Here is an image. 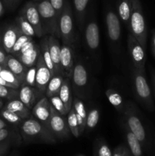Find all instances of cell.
I'll return each instance as SVG.
<instances>
[{"mask_svg": "<svg viewBox=\"0 0 155 156\" xmlns=\"http://www.w3.org/2000/svg\"><path fill=\"white\" fill-rule=\"evenodd\" d=\"M18 130L22 141L26 144H55L58 141L49 128L38 121L33 116L23 120Z\"/></svg>", "mask_w": 155, "mask_h": 156, "instance_id": "cell-1", "label": "cell"}, {"mask_svg": "<svg viewBox=\"0 0 155 156\" xmlns=\"http://www.w3.org/2000/svg\"><path fill=\"white\" fill-rule=\"evenodd\" d=\"M128 29L145 50L147 30L140 0H132V13Z\"/></svg>", "mask_w": 155, "mask_h": 156, "instance_id": "cell-2", "label": "cell"}, {"mask_svg": "<svg viewBox=\"0 0 155 156\" xmlns=\"http://www.w3.org/2000/svg\"><path fill=\"white\" fill-rule=\"evenodd\" d=\"M36 6L46 34L53 35L60 38L59 30V20L50 0H40L36 2Z\"/></svg>", "mask_w": 155, "mask_h": 156, "instance_id": "cell-3", "label": "cell"}, {"mask_svg": "<svg viewBox=\"0 0 155 156\" xmlns=\"http://www.w3.org/2000/svg\"><path fill=\"white\" fill-rule=\"evenodd\" d=\"M132 85L136 97L148 111H154V104L152 99L150 86L147 82L144 72L139 71L133 67Z\"/></svg>", "mask_w": 155, "mask_h": 156, "instance_id": "cell-4", "label": "cell"}, {"mask_svg": "<svg viewBox=\"0 0 155 156\" xmlns=\"http://www.w3.org/2000/svg\"><path fill=\"white\" fill-rule=\"evenodd\" d=\"M126 126L128 129L136 136L142 146H145L147 141V135L144 125L137 112L136 107L131 101H128L125 105L123 110Z\"/></svg>", "mask_w": 155, "mask_h": 156, "instance_id": "cell-5", "label": "cell"}, {"mask_svg": "<svg viewBox=\"0 0 155 156\" xmlns=\"http://www.w3.org/2000/svg\"><path fill=\"white\" fill-rule=\"evenodd\" d=\"M73 11L69 1H65V6L59 17V30L62 43L72 45L76 40L75 30L73 21Z\"/></svg>", "mask_w": 155, "mask_h": 156, "instance_id": "cell-6", "label": "cell"}, {"mask_svg": "<svg viewBox=\"0 0 155 156\" xmlns=\"http://www.w3.org/2000/svg\"><path fill=\"white\" fill-rule=\"evenodd\" d=\"M66 116L58 112L50 104V118L49 129L58 141L66 140L70 138L71 132L68 127Z\"/></svg>", "mask_w": 155, "mask_h": 156, "instance_id": "cell-7", "label": "cell"}, {"mask_svg": "<svg viewBox=\"0 0 155 156\" xmlns=\"http://www.w3.org/2000/svg\"><path fill=\"white\" fill-rule=\"evenodd\" d=\"M88 79V73L84 64L81 61L76 62L70 79H71L72 88L75 93V96L80 99L84 98L86 95Z\"/></svg>", "mask_w": 155, "mask_h": 156, "instance_id": "cell-8", "label": "cell"}, {"mask_svg": "<svg viewBox=\"0 0 155 156\" xmlns=\"http://www.w3.org/2000/svg\"><path fill=\"white\" fill-rule=\"evenodd\" d=\"M20 15L24 16V18L33 26L36 33V37H41L46 35L36 2L29 1L26 2L24 7L21 9Z\"/></svg>", "mask_w": 155, "mask_h": 156, "instance_id": "cell-9", "label": "cell"}, {"mask_svg": "<svg viewBox=\"0 0 155 156\" xmlns=\"http://www.w3.org/2000/svg\"><path fill=\"white\" fill-rule=\"evenodd\" d=\"M105 21H106L107 35L109 41L114 45L117 44L119 42V40L121 38V22L117 15V12L109 6L106 8Z\"/></svg>", "mask_w": 155, "mask_h": 156, "instance_id": "cell-10", "label": "cell"}, {"mask_svg": "<svg viewBox=\"0 0 155 156\" xmlns=\"http://www.w3.org/2000/svg\"><path fill=\"white\" fill-rule=\"evenodd\" d=\"M128 50L131 59L133 63V67L141 72H145L146 55L145 50L139 42L135 39V37L129 34L128 35Z\"/></svg>", "mask_w": 155, "mask_h": 156, "instance_id": "cell-11", "label": "cell"}, {"mask_svg": "<svg viewBox=\"0 0 155 156\" xmlns=\"http://www.w3.org/2000/svg\"><path fill=\"white\" fill-rule=\"evenodd\" d=\"M84 41L88 50L97 51L100 46V30L97 20L93 17L87 23L84 30Z\"/></svg>", "mask_w": 155, "mask_h": 156, "instance_id": "cell-12", "label": "cell"}, {"mask_svg": "<svg viewBox=\"0 0 155 156\" xmlns=\"http://www.w3.org/2000/svg\"><path fill=\"white\" fill-rule=\"evenodd\" d=\"M36 87L35 88L39 91L40 94H45L46 86L52 77V74L50 69L44 62L42 55L40 53L37 62L36 64Z\"/></svg>", "mask_w": 155, "mask_h": 156, "instance_id": "cell-13", "label": "cell"}, {"mask_svg": "<svg viewBox=\"0 0 155 156\" xmlns=\"http://www.w3.org/2000/svg\"><path fill=\"white\" fill-rule=\"evenodd\" d=\"M21 34L16 23L9 24L2 30V44L3 49L8 54L11 53L15 42Z\"/></svg>", "mask_w": 155, "mask_h": 156, "instance_id": "cell-14", "label": "cell"}, {"mask_svg": "<svg viewBox=\"0 0 155 156\" xmlns=\"http://www.w3.org/2000/svg\"><path fill=\"white\" fill-rule=\"evenodd\" d=\"M60 64L64 76L71 79L74 69V50L71 45L63 44L61 47Z\"/></svg>", "mask_w": 155, "mask_h": 156, "instance_id": "cell-15", "label": "cell"}, {"mask_svg": "<svg viewBox=\"0 0 155 156\" xmlns=\"http://www.w3.org/2000/svg\"><path fill=\"white\" fill-rule=\"evenodd\" d=\"M32 116L41 123L49 128L50 118V102L48 98H41L40 100L32 108Z\"/></svg>", "mask_w": 155, "mask_h": 156, "instance_id": "cell-16", "label": "cell"}, {"mask_svg": "<svg viewBox=\"0 0 155 156\" xmlns=\"http://www.w3.org/2000/svg\"><path fill=\"white\" fill-rule=\"evenodd\" d=\"M18 90H19L18 98L29 109L33 108L37 98V94L40 95L37 89L35 87H31L28 85L22 83Z\"/></svg>", "mask_w": 155, "mask_h": 156, "instance_id": "cell-17", "label": "cell"}, {"mask_svg": "<svg viewBox=\"0 0 155 156\" xmlns=\"http://www.w3.org/2000/svg\"><path fill=\"white\" fill-rule=\"evenodd\" d=\"M5 67L15 74V76L18 78L21 84L24 83L27 68L16 56L12 54H8Z\"/></svg>", "mask_w": 155, "mask_h": 156, "instance_id": "cell-18", "label": "cell"}, {"mask_svg": "<svg viewBox=\"0 0 155 156\" xmlns=\"http://www.w3.org/2000/svg\"><path fill=\"white\" fill-rule=\"evenodd\" d=\"M48 45L50 56H51L52 61L54 64L56 71L58 73L63 75L60 64L61 46L58 37H56V36H53V35H50L48 37Z\"/></svg>", "mask_w": 155, "mask_h": 156, "instance_id": "cell-19", "label": "cell"}, {"mask_svg": "<svg viewBox=\"0 0 155 156\" xmlns=\"http://www.w3.org/2000/svg\"><path fill=\"white\" fill-rule=\"evenodd\" d=\"M72 107L74 108L76 114V117H77L78 119L79 133H80L81 135H82L85 131L87 114H88L86 109H85L84 104L82 101L81 99L75 96V97L73 98Z\"/></svg>", "mask_w": 155, "mask_h": 156, "instance_id": "cell-20", "label": "cell"}, {"mask_svg": "<svg viewBox=\"0 0 155 156\" xmlns=\"http://www.w3.org/2000/svg\"><path fill=\"white\" fill-rule=\"evenodd\" d=\"M40 53V46L36 44L34 47L30 48V50L18 54V56H16V57L27 68H29V67L36 65Z\"/></svg>", "mask_w": 155, "mask_h": 156, "instance_id": "cell-21", "label": "cell"}, {"mask_svg": "<svg viewBox=\"0 0 155 156\" xmlns=\"http://www.w3.org/2000/svg\"><path fill=\"white\" fill-rule=\"evenodd\" d=\"M58 95H59V98L61 99L62 103L65 105L67 112H68L69 110L71 108V107H72L73 104V97L72 92H71L70 79L65 77Z\"/></svg>", "mask_w": 155, "mask_h": 156, "instance_id": "cell-22", "label": "cell"}, {"mask_svg": "<svg viewBox=\"0 0 155 156\" xmlns=\"http://www.w3.org/2000/svg\"><path fill=\"white\" fill-rule=\"evenodd\" d=\"M4 108L12 112L15 113L24 120L29 118L31 116L30 109L27 108L19 98L9 100Z\"/></svg>", "mask_w": 155, "mask_h": 156, "instance_id": "cell-23", "label": "cell"}, {"mask_svg": "<svg viewBox=\"0 0 155 156\" xmlns=\"http://www.w3.org/2000/svg\"><path fill=\"white\" fill-rule=\"evenodd\" d=\"M124 132L127 142V146L132 156H143L142 145L136 136L128 129L126 125L124 126Z\"/></svg>", "mask_w": 155, "mask_h": 156, "instance_id": "cell-24", "label": "cell"}, {"mask_svg": "<svg viewBox=\"0 0 155 156\" xmlns=\"http://www.w3.org/2000/svg\"><path fill=\"white\" fill-rule=\"evenodd\" d=\"M89 2L90 0H73L74 16H75L76 21L81 30H82V27L84 24L87 8Z\"/></svg>", "mask_w": 155, "mask_h": 156, "instance_id": "cell-25", "label": "cell"}, {"mask_svg": "<svg viewBox=\"0 0 155 156\" xmlns=\"http://www.w3.org/2000/svg\"><path fill=\"white\" fill-rule=\"evenodd\" d=\"M132 13V0H118L117 1V15L119 19L129 27Z\"/></svg>", "mask_w": 155, "mask_h": 156, "instance_id": "cell-26", "label": "cell"}, {"mask_svg": "<svg viewBox=\"0 0 155 156\" xmlns=\"http://www.w3.org/2000/svg\"><path fill=\"white\" fill-rule=\"evenodd\" d=\"M40 53L42 55L43 59L44 62L48 67L50 69V73H51L52 76H55L56 74H59L56 71L55 66L53 64V61H52L51 56H50V50H49V45H48V37H45L43 38L42 41H40ZM60 74V73H59Z\"/></svg>", "mask_w": 155, "mask_h": 156, "instance_id": "cell-27", "label": "cell"}, {"mask_svg": "<svg viewBox=\"0 0 155 156\" xmlns=\"http://www.w3.org/2000/svg\"><path fill=\"white\" fill-rule=\"evenodd\" d=\"M9 141L13 142L16 146L21 145L23 141L19 130L10 127L0 129V143Z\"/></svg>", "mask_w": 155, "mask_h": 156, "instance_id": "cell-28", "label": "cell"}, {"mask_svg": "<svg viewBox=\"0 0 155 156\" xmlns=\"http://www.w3.org/2000/svg\"><path fill=\"white\" fill-rule=\"evenodd\" d=\"M64 79H65V76L62 74H59V73L52 76L48 85H47L45 92L46 96L48 98L59 94V90L62 86Z\"/></svg>", "mask_w": 155, "mask_h": 156, "instance_id": "cell-29", "label": "cell"}, {"mask_svg": "<svg viewBox=\"0 0 155 156\" xmlns=\"http://www.w3.org/2000/svg\"><path fill=\"white\" fill-rule=\"evenodd\" d=\"M106 96L109 103L115 108L117 111L122 113L123 112L126 104H124L122 97L118 91L112 88H109L106 91Z\"/></svg>", "mask_w": 155, "mask_h": 156, "instance_id": "cell-30", "label": "cell"}, {"mask_svg": "<svg viewBox=\"0 0 155 156\" xmlns=\"http://www.w3.org/2000/svg\"><path fill=\"white\" fill-rule=\"evenodd\" d=\"M66 119L71 134L73 136L75 137V138H78L81 136V134L79 133L78 119L77 117H76L75 111H74V109L73 107H71V108L69 110L68 114H67Z\"/></svg>", "mask_w": 155, "mask_h": 156, "instance_id": "cell-31", "label": "cell"}, {"mask_svg": "<svg viewBox=\"0 0 155 156\" xmlns=\"http://www.w3.org/2000/svg\"><path fill=\"white\" fill-rule=\"evenodd\" d=\"M17 25L19 27L21 33L24 35L30 37H36V33L33 29V26L24 18V16L19 15V16L17 17L16 22Z\"/></svg>", "mask_w": 155, "mask_h": 156, "instance_id": "cell-32", "label": "cell"}, {"mask_svg": "<svg viewBox=\"0 0 155 156\" xmlns=\"http://www.w3.org/2000/svg\"><path fill=\"white\" fill-rule=\"evenodd\" d=\"M94 156H112V152L103 139H97L94 146Z\"/></svg>", "mask_w": 155, "mask_h": 156, "instance_id": "cell-33", "label": "cell"}, {"mask_svg": "<svg viewBox=\"0 0 155 156\" xmlns=\"http://www.w3.org/2000/svg\"><path fill=\"white\" fill-rule=\"evenodd\" d=\"M99 119H100V112L98 109L93 108L90 110L89 112L87 114L85 131L87 133H90L92 129H94L98 123Z\"/></svg>", "mask_w": 155, "mask_h": 156, "instance_id": "cell-34", "label": "cell"}, {"mask_svg": "<svg viewBox=\"0 0 155 156\" xmlns=\"http://www.w3.org/2000/svg\"><path fill=\"white\" fill-rule=\"evenodd\" d=\"M0 115L2 117L3 120H5L8 123L13 124L15 126H20L21 123L23 122L24 119L21 118L20 116L16 114L15 113L12 112L9 110L5 109V108H2L0 111Z\"/></svg>", "mask_w": 155, "mask_h": 156, "instance_id": "cell-35", "label": "cell"}, {"mask_svg": "<svg viewBox=\"0 0 155 156\" xmlns=\"http://www.w3.org/2000/svg\"><path fill=\"white\" fill-rule=\"evenodd\" d=\"M0 76L4 80H5L6 82L11 84L14 88H17V89H19L20 86L21 85V82L18 80V79L15 76V74L12 73L9 69H8L6 67L3 68L2 69V71L0 72Z\"/></svg>", "mask_w": 155, "mask_h": 156, "instance_id": "cell-36", "label": "cell"}, {"mask_svg": "<svg viewBox=\"0 0 155 156\" xmlns=\"http://www.w3.org/2000/svg\"><path fill=\"white\" fill-rule=\"evenodd\" d=\"M18 97H19V90L0 85V98L7 99L9 101L18 98Z\"/></svg>", "mask_w": 155, "mask_h": 156, "instance_id": "cell-37", "label": "cell"}, {"mask_svg": "<svg viewBox=\"0 0 155 156\" xmlns=\"http://www.w3.org/2000/svg\"><path fill=\"white\" fill-rule=\"evenodd\" d=\"M33 39V37H30L27 36V35H24L23 34H21L19 36V37L18 38L17 41L15 42V45H14L13 48H12V51L9 54H12L13 56H16L19 53L20 50H21V48L23 47V46L27 42V41H30V40Z\"/></svg>", "mask_w": 155, "mask_h": 156, "instance_id": "cell-38", "label": "cell"}, {"mask_svg": "<svg viewBox=\"0 0 155 156\" xmlns=\"http://www.w3.org/2000/svg\"><path fill=\"white\" fill-rule=\"evenodd\" d=\"M36 65L27 68L26 72L25 78H24V83L28 85L31 87H36Z\"/></svg>", "mask_w": 155, "mask_h": 156, "instance_id": "cell-39", "label": "cell"}, {"mask_svg": "<svg viewBox=\"0 0 155 156\" xmlns=\"http://www.w3.org/2000/svg\"><path fill=\"white\" fill-rule=\"evenodd\" d=\"M50 104L52 105V106L58 111V112L60 113L62 115L66 116L68 112H67L66 109H65V107L64 105V104L62 103V101H61V99L59 98V95L53 96V97L50 98Z\"/></svg>", "mask_w": 155, "mask_h": 156, "instance_id": "cell-40", "label": "cell"}, {"mask_svg": "<svg viewBox=\"0 0 155 156\" xmlns=\"http://www.w3.org/2000/svg\"><path fill=\"white\" fill-rule=\"evenodd\" d=\"M112 156H132L127 146L121 144L116 146L112 152Z\"/></svg>", "mask_w": 155, "mask_h": 156, "instance_id": "cell-41", "label": "cell"}, {"mask_svg": "<svg viewBox=\"0 0 155 156\" xmlns=\"http://www.w3.org/2000/svg\"><path fill=\"white\" fill-rule=\"evenodd\" d=\"M50 2L53 5V9L56 11V13L59 20V17H60L62 10L64 9V6H65V0H50Z\"/></svg>", "mask_w": 155, "mask_h": 156, "instance_id": "cell-42", "label": "cell"}, {"mask_svg": "<svg viewBox=\"0 0 155 156\" xmlns=\"http://www.w3.org/2000/svg\"><path fill=\"white\" fill-rule=\"evenodd\" d=\"M12 146H16L13 142H5L0 143V156H4Z\"/></svg>", "mask_w": 155, "mask_h": 156, "instance_id": "cell-43", "label": "cell"}, {"mask_svg": "<svg viewBox=\"0 0 155 156\" xmlns=\"http://www.w3.org/2000/svg\"><path fill=\"white\" fill-rule=\"evenodd\" d=\"M2 2L4 4L5 8L9 10H12L18 5L17 0H2Z\"/></svg>", "mask_w": 155, "mask_h": 156, "instance_id": "cell-44", "label": "cell"}, {"mask_svg": "<svg viewBox=\"0 0 155 156\" xmlns=\"http://www.w3.org/2000/svg\"><path fill=\"white\" fill-rule=\"evenodd\" d=\"M8 53L5 50L3 49V47H0V65L5 67L6 59H7Z\"/></svg>", "mask_w": 155, "mask_h": 156, "instance_id": "cell-45", "label": "cell"}, {"mask_svg": "<svg viewBox=\"0 0 155 156\" xmlns=\"http://www.w3.org/2000/svg\"><path fill=\"white\" fill-rule=\"evenodd\" d=\"M150 76H151V82H152V85H153V91H154L155 94V70L152 69L151 72H150Z\"/></svg>", "mask_w": 155, "mask_h": 156, "instance_id": "cell-46", "label": "cell"}, {"mask_svg": "<svg viewBox=\"0 0 155 156\" xmlns=\"http://www.w3.org/2000/svg\"><path fill=\"white\" fill-rule=\"evenodd\" d=\"M8 127H9V124H8V122H6L5 120H3L2 118H0V129H4V128Z\"/></svg>", "mask_w": 155, "mask_h": 156, "instance_id": "cell-47", "label": "cell"}, {"mask_svg": "<svg viewBox=\"0 0 155 156\" xmlns=\"http://www.w3.org/2000/svg\"><path fill=\"white\" fill-rule=\"evenodd\" d=\"M0 85H5V86L11 87V88H14L13 86H12V85H11V84H9V82H6L5 80H4V79H3L1 77V76H0Z\"/></svg>", "mask_w": 155, "mask_h": 156, "instance_id": "cell-48", "label": "cell"}, {"mask_svg": "<svg viewBox=\"0 0 155 156\" xmlns=\"http://www.w3.org/2000/svg\"><path fill=\"white\" fill-rule=\"evenodd\" d=\"M152 52H153V56L155 57V31L152 37Z\"/></svg>", "mask_w": 155, "mask_h": 156, "instance_id": "cell-49", "label": "cell"}, {"mask_svg": "<svg viewBox=\"0 0 155 156\" xmlns=\"http://www.w3.org/2000/svg\"><path fill=\"white\" fill-rule=\"evenodd\" d=\"M5 13V6L2 2L0 0V18L4 15Z\"/></svg>", "mask_w": 155, "mask_h": 156, "instance_id": "cell-50", "label": "cell"}, {"mask_svg": "<svg viewBox=\"0 0 155 156\" xmlns=\"http://www.w3.org/2000/svg\"><path fill=\"white\" fill-rule=\"evenodd\" d=\"M0 47H2V30H0Z\"/></svg>", "mask_w": 155, "mask_h": 156, "instance_id": "cell-51", "label": "cell"}, {"mask_svg": "<svg viewBox=\"0 0 155 156\" xmlns=\"http://www.w3.org/2000/svg\"><path fill=\"white\" fill-rule=\"evenodd\" d=\"M3 107V102H2V98H0V109H1Z\"/></svg>", "mask_w": 155, "mask_h": 156, "instance_id": "cell-52", "label": "cell"}, {"mask_svg": "<svg viewBox=\"0 0 155 156\" xmlns=\"http://www.w3.org/2000/svg\"><path fill=\"white\" fill-rule=\"evenodd\" d=\"M3 68H5V66H1V65H0V72L2 71V69Z\"/></svg>", "mask_w": 155, "mask_h": 156, "instance_id": "cell-53", "label": "cell"}, {"mask_svg": "<svg viewBox=\"0 0 155 156\" xmlns=\"http://www.w3.org/2000/svg\"><path fill=\"white\" fill-rule=\"evenodd\" d=\"M21 1V0H17V5H18V3H19Z\"/></svg>", "mask_w": 155, "mask_h": 156, "instance_id": "cell-54", "label": "cell"}, {"mask_svg": "<svg viewBox=\"0 0 155 156\" xmlns=\"http://www.w3.org/2000/svg\"><path fill=\"white\" fill-rule=\"evenodd\" d=\"M12 156H18V154H14V155H12Z\"/></svg>", "mask_w": 155, "mask_h": 156, "instance_id": "cell-55", "label": "cell"}, {"mask_svg": "<svg viewBox=\"0 0 155 156\" xmlns=\"http://www.w3.org/2000/svg\"><path fill=\"white\" fill-rule=\"evenodd\" d=\"M32 1H33V2H36L40 1V0H32Z\"/></svg>", "mask_w": 155, "mask_h": 156, "instance_id": "cell-56", "label": "cell"}, {"mask_svg": "<svg viewBox=\"0 0 155 156\" xmlns=\"http://www.w3.org/2000/svg\"><path fill=\"white\" fill-rule=\"evenodd\" d=\"M77 156H85V155H81V154H80V155H78Z\"/></svg>", "mask_w": 155, "mask_h": 156, "instance_id": "cell-57", "label": "cell"}]
</instances>
